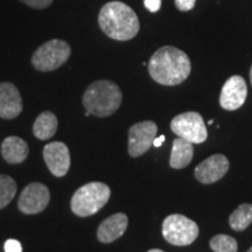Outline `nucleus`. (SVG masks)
I'll return each mask as SVG.
<instances>
[{
    "instance_id": "obj_1",
    "label": "nucleus",
    "mask_w": 252,
    "mask_h": 252,
    "mask_svg": "<svg viewBox=\"0 0 252 252\" xmlns=\"http://www.w3.org/2000/svg\"><path fill=\"white\" fill-rule=\"evenodd\" d=\"M190 70V60L187 54L172 46L158 49L149 62L151 77L162 86L181 84L187 80Z\"/></svg>"
},
{
    "instance_id": "obj_2",
    "label": "nucleus",
    "mask_w": 252,
    "mask_h": 252,
    "mask_svg": "<svg viewBox=\"0 0 252 252\" xmlns=\"http://www.w3.org/2000/svg\"><path fill=\"white\" fill-rule=\"evenodd\" d=\"M98 25L112 40L128 41L139 33V19L130 6L122 1H110L100 8Z\"/></svg>"
},
{
    "instance_id": "obj_3",
    "label": "nucleus",
    "mask_w": 252,
    "mask_h": 252,
    "mask_svg": "<svg viewBox=\"0 0 252 252\" xmlns=\"http://www.w3.org/2000/svg\"><path fill=\"white\" fill-rule=\"evenodd\" d=\"M123 94L115 82L100 80L91 83L82 97L84 109L96 117H109L121 106Z\"/></svg>"
},
{
    "instance_id": "obj_4",
    "label": "nucleus",
    "mask_w": 252,
    "mask_h": 252,
    "mask_svg": "<svg viewBox=\"0 0 252 252\" xmlns=\"http://www.w3.org/2000/svg\"><path fill=\"white\" fill-rule=\"evenodd\" d=\"M111 189L103 182H89L78 188L72 195L70 208L78 217H88L98 213L108 203Z\"/></svg>"
},
{
    "instance_id": "obj_5",
    "label": "nucleus",
    "mask_w": 252,
    "mask_h": 252,
    "mask_svg": "<svg viewBox=\"0 0 252 252\" xmlns=\"http://www.w3.org/2000/svg\"><path fill=\"white\" fill-rule=\"evenodd\" d=\"M71 55V47L67 41L53 39L41 45L32 56V64L37 71L49 72L62 67Z\"/></svg>"
},
{
    "instance_id": "obj_6",
    "label": "nucleus",
    "mask_w": 252,
    "mask_h": 252,
    "mask_svg": "<svg viewBox=\"0 0 252 252\" xmlns=\"http://www.w3.org/2000/svg\"><path fill=\"white\" fill-rule=\"evenodd\" d=\"M162 235L169 244L186 247L197 238L198 226L188 217L180 214H173L167 216L163 220Z\"/></svg>"
},
{
    "instance_id": "obj_7",
    "label": "nucleus",
    "mask_w": 252,
    "mask_h": 252,
    "mask_svg": "<svg viewBox=\"0 0 252 252\" xmlns=\"http://www.w3.org/2000/svg\"><path fill=\"white\" fill-rule=\"evenodd\" d=\"M171 130L179 138L191 144H202L207 140L208 131L202 116L198 112L189 111L173 118Z\"/></svg>"
},
{
    "instance_id": "obj_8",
    "label": "nucleus",
    "mask_w": 252,
    "mask_h": 252,
    "mask_svg": "<svg viewBox=\"0 0 252 252\" xmlns=\"http://www.w3.org/2000/svg\"><path fill=\"white\" fill-rule=\"evenodd\" d=\"M158 133V126L152 121H145L132 125L128 130V154L138 158L145 154L153 145Z\"/></svg>"
},
{
    "instance_id": "obj_9",
    "label": "nucleus",
    "mask_w": 252,
    "mask_h": 252,
    "mask_svg": "<svg viewBox=\"0 0 252 252\" xmlns=\"http://www.w3.org/2000/svg\"><path fill=\"white\" fill-rule=\"evenodd\" d=\"M49 200V189L40 182H33L21 191L18 200V208L26 215H34L43 212L48 206Z\"/></svg>"
},
{
    "instance_id": "obj_10",
    "label": "nucleus",
    "mask_w": 252,
    "mask_h": 252,
    "mask_svg": "<svg viewBox=\"0 0 252 252\" xmlns=\"http://www.w3.org/2000/svg\"><path fill=\"white\" fill-rule=\"evenodd\" d=\"M43 159L53 175L62 178L70 168V152L68 146L61 141L47 144L43 149Z\"/></svg>"
},
{
    "instance_id": "obj_11",
    "label": "nucleus",
    "mask_w": 252,
    "mask_h": 252,
    "mask_svg": "<svg viewBox=\"0 0 252 252\" xmlns=\"http://www.w3.org/2000/svg\"><path fill=\"white\" fill-rule=\"evenodd\" d=\"M248 96V87L242 76L234 75L229 77L222 88L220 104L224 110L234 111L243 105Z\"/></svg>"
},
{
    "instance_id": "obj_12",
    "label": "nucleus",
    "mask_w": 252,
    "mask_h": 252,
    "mask_svg": "<svg viewBox=\"0 0 252 252\" xmlns=\"http://www.w3.org/2000/svg\"><path fill=\"white\" fill-rule=\"evenodd\" d=\"M229 169V160L223 154H214L207 158L195 168V178L201 184L210 185L217 182L226 174Z\"/></svg>"
},
{
    "instance_id": "obj_13",
    "label": "nucleus",
    "mask_w": 252,
    "mask_h": 252,
    "mask_svg": "<svg viewBox=\"0 0 252 252\" xmlns=\"http://www.w3.org/2000/svg\"><path fill=\"white\" fill-rule=\"evenodd\" d=\"M24 109L23 98L18 88L9 82L0 83V118L14 119Z\"/></svg>"
},
{
    "instance_id": "obj_14",
    "label": "nucleus",
    "mask_w": 252,
    "mask_h": 252,
    "mask_svg": "<svg viewBox=\"0 0 252 252\" xmlns=\"http://www.w3.org/2000/svg\"><path fill=\"white\" fill-rule=\"evenodd\" d=\"M127 225L128 219L125 214H115L100 223L97 230V238L100 243H112L125 234Z\"/></svg>"
},
{
    "instance_id": "obj_15",
    "label": "nucleus",
    "mask_w": 252,
    "mask_h": 252,
    "mask_svg": "<svg viewBox=\"0 0 252 252\" xmlns=\"http://www.w3.org/2000/svg\"><path fill=\"white\" fill-rule=\"evenodd\" d=\"M28 152V144L17 135L7 137L1 144V156L6 162L12 165L24 162L27 159Z\"/></svg>"
},
{
    "instance_id": "obj_16",
    "label": "nucleus",
    "mask_w": 252,
    "mask_h": 252,
    "mask_svg": "<svg viewBox=\"0 0 252 252\" xmlns=\"http://www.w3.org/2000/svg\"><path fill=\"white\" fill-rule=\"evenodd\" d=\"M194 157V146L189 141L182 139V138H176L173 141V149L171 159H169V165L172 168L181 169L187 167L191 162Z\"/></svg>"
},
{
    "instance_id": "obj_17",
    "label": "nucleus",
    "mask_w": 252,
    "mask_h": 252,
    "mask_svg": "<svg viewBox=\"0 0 252 252\" xmlns=\"http://www.w3.org/2000/svg\"><path fill=\"white\" fill-rule=\"evenodd\" d=\"M58 131V118L53 112L45 111L37 116L33 124V133L37 139L48 140Z\"/></svg>"
},
{
    "instance_id": "obj_18",
    "label": "nucleus",
    "mask_w": 252,
    "mask_h": 252,
    "mask_svg": "<svg viewBox=\"0 0 252 252\" xmlns=\"http://www.w3.org/2000/svg\"><path fill=\"white\" fill-rule=\"evenodd\" d=\"M252 223V204H241L229 217V224L235 231H244Z\"/></svg>"
},
{
    "instance_id": "obj_19",
    "label": "nucleus",
    "mask_w": 252,
    "mask_h": 252,
    "mask_svg": "<svg viewBox=\"0 0 252 252\" xmlns=\"http://www.w3.org/2000/svg\"><path fill=\"white\" fill-rule=\"evenodd\" d=\"M17 194V184L11 176L0 175V209H4L12 202Z\"/></svg>"
},
{
    "instance_id": "obj_20",
    "label": "nucleus",
    "mask_w": 252,
    "mask_h": 252,
    "mask_svg": "<svg viewBox=\"0 0 252 252\" xmlns=\"http://www.w3.org/2000/svg\"><path fill=\"white\" fill-rule=\"evenodd\" d=\"M210 248L214 252H237V242L228 235H216L210 239Z\"/></svg>"
},
{
    "instance_id": "obj_21",
    "label": "nucleus",
    "mask_w": 252,
    "mask_h": 252,
    "mask_svg": "<svg viewBox=\"0 0 252 252\" xmlns=\"http://www.w3.org/2000/svg\"><path fill=\"white\" fill-rule=\"evenodd\" d=\"M23 4L27 5L28 7L34 9H45L53 4L54 0H19Z\"/></svg>"
},
{
    "instance_id": "obj_22",
    "label": "nucleus",
    "mask_w": 252,
    "mask_h": 252,
    "mask_svg": "<svg viewBox=\"0 0 252 252\" xmlns=\"http://www.w3.org/2000/svg\"><path fill=\"white\" fill-rule=\"evenodd\" d=\"M5 252H23V247L17 239H8L5 242Z\"/></svg>"
},
{
    "instance_id": "obj_23",
    "label": "nucleus",
    "mask_w": 252,
    "mask_h": 252,
    "mask_svg": "<svg viewBox=\"0 0 252 252\" xmlns=\"http://www.w3.org/2000/svg\"><path fill=\"white\" fill-rule=\"evenodd\" d=\"M196 0H175V6L180 11L187 12L194 8Z\"/></svg>"
},
{
    "instance_id": "obj_24",
    "label": "nucleus",
    "mask_w": 252,
    "mask_h": 252,
    "mask_svg": "<svg viewBox=\"0 0 252 252\" xmlns=\"http://www.w3.org/2000/svg\"><path fill=\"white\" fill-rule=\"evenodd\" d=\"M145 7L152 13H156L161 7V0H144Z\"/></svg>"
},
{
    "instance_id": "obj_25",
    "label": "nucleus",
    "mask_w": 252,
    "mask_h": 252,
    "mask_svg": "<svg viewBox=\"0 0 252 252\" xmlns=\"http://www.w3.org/2000/svg\"><path fill=\"white\" fill-rule=\"evenodd\" d=\"M163 141H165V135H160L159 138H156L153 141V146L154 147H160L162 145Z\"/></svg>"
},
{
    "instance_id": "obj_26",
    "label": "nucleus",
    "mask_w": 252,
    "mask_h": 252,
    "mask_svg": "<svg viewBox=\"0 0 252 252\" xmlns=\"http://www.w3.org/2000/svg\"><path fill=\"white\" fill-rule=\"evenodd\" d=\"M147 252H165V251L160 250V249H152V250H150V251H147Z\"/></svg>"
},
{
    "instance_id": "obj_27",
    "label": "nucleus",
    "mask_w": 252,
    "mask_h": 252,
    "mask_svg": "<svg viewBox=\"0 0 252 252\" xmlns=\"http://www.w3.org/2000/svg\"><path fill=\"white\" fill-rule=\"evenodd\" d=\"M250 81H251V84H252V65H251V69H250Z\"/></svg>"
},
{
    "instance_id": "obj_28",
    "label": "nucleus",
    "mask_w": 252,
    "mask_h": 252,
    "mask_svg": "<svg viewBox=\"0 0 252 252\" xmlns=\"http://www.w3.org/2000/svg\"><path fill=\"white\" fill-rule=\"evenodd\" d=\"M213 123H214V121H213V119H210V121H209V122H208V124H209V125H212V124H213Z\"/></svg>"
},
{
    "instance_id": "obj_29",
    "label": "nucleus",
    "mask_w": 252,
    "mask_h": 252,
    "mask_svg": "<svg viewBox=\"0 0 252 252\" xmlns=\"http://www.w3.org/2000/svg\"><path fill=\"white\" fill-rule=\"evenodd\" d=\"M247 252H252V248H250V249H249V250H248Z\"/></svg>"
}]
</instances>
